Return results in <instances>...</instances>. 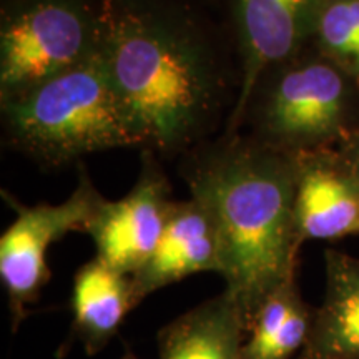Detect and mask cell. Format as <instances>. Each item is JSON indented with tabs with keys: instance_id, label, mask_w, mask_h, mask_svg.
<instances>
[{
	"instance_id": "4",
	"label": "cell",
	"mask_w": 359,
	"mask_h": 359,
	"mask_svg": "<svg viewBox=\"0 0 359 359\" xmlns=\"http://www.w3.org/2000/svg\"><path fill=\"white\" fill-rule=\"evenodd\" d=\"M243 122L251 137L290 155L339 148L359 133V80L309 45L264 72Z\"/></svg>"
},
{
	"instance_id": "13",
	"label": "cell",
	"mask_w": 359,
	"mask_h": 359,
	"mask_svg": "<svg viewBox=\"0 0 359 359\" xmlns=\"http://www.w3.org/2000/svg\"><path fill=\"white\" fill-rule=\"evenodd\" d=\"M243 314L226 291L180 314L156 336L160 359H243Z\"/></svg>"
},
{
	"instance_id": "1",
	"label": "cell",
	"mask_w": 359,
	"mask_h": 359,
	"mask_svg": "<svg viewBox=\"0 0 359 359\" xmlns=\"http://www.w3.org/2000/svg\"><path fill=\"white\" fill-rule=\"evenodd\" d=\"M187 183L212 215L219 276L250 331L264 299L298 276L294 155L226 135L191 161Z\"/></svg>"
},
{
	"instance_id": "11",
	"label": "cell",
	"mask_w": 359,
	"mask_h": 359,
	"mask_svg": "<svg viewBox=\"0 0 359 359\" xmlns=\"http://www.w3.org/2000/svg\"><path fill=\"white\" fill-rule=\"evenodd\" d=\"M325 294L296 359H359V258L325 251Z\"/></svg>"
},
{
	"instance_id": "6",
	"label": "cell",
	"mask_w": 359,
	"mask_h": 359,
	"mask_svg": "<svg viewBox=\"0 0 359 359\" xmlns=\"http://www.w3.org/2000/svg\"><path fill=\"white\" fill-rule=\"evenodd\" d=\"M4 196L15 210V219L0 236V281L15 333L29 314L27 306L39 302L43 286L50 280L48 248L67 233H85L103 196L83 172L77 188L58 205L27 206L7 193Z\"/></svg>"
},
{
	"instance_id": "15",
	"label": "cell",
	"mask_w": 359,
	"mask_h": 359,
	"mask_svg": "<svg viewBox=\"0 0 359 359\" xmlns=\"http://www.w3.org/2000/svg\"><path fill=\"white\" fill-rule=\"evenodd\" d=\"M311 47L359 80V0H325Z\"/></svg>"
},
{
	"instance_id": "17",
	"label": "cell",
	"mask_w": 359,
	"mask_h": 359,
	"mask_svg": "<svg viewBox=\"0 0 359 359\" xmlns=\"http://www.w3.org/2000/svg\"><path fill=\"white\" fill-rule=\"evenodd\" d=\"M122 359H137V358H135V356H133V354H132V353H130V351H128V353H127V354H125V356H123V358H122Z\"/></svg>"
},
{
	"instance_id": "14",
	"label": "cell",
	"mask_w": 359,
	"mask_h": 359,
	"mask_svg": "<svg viewBox=\"0 0 359 359\" xmlns=\"http://www.w3.org/2000/svg\"><path fill=\"white\" fill-rule=\"evenodd\" d=\"M313 313L298 280L285 283L259 306L243 344V359H296L308 339Z\"/></svg>"
},
{
	"instance_id": "3",
	"label": "cell",
	"mask_w": 359,
	"mask_h": 359,
	"mask_svg": "<svg viewBox=\"0 0 359 359\" xmlns=\"http://www.w3.org/2000/svg\"><path fill=\"white\" fill-rule=\"evenodd\" d=\"M7 140L45 167L114 148L147 147L102 52L74 69L0 100Z\"/></svg>"
},
{
	"instance_id": "8",
	"label": "cell",
	"mask_w": 359,
	"mask_h": 359,
	"mask_svg": "<svg viewBox=\"0 0 359 359\" xmlns=\"http://www.w3.org/2000/svg\"><path fill=\"white\" fill-rule=\"evenodd\" d=\"M168 180L154 163L145 160L135 187L123 198H102L87 224L97 248V258L132 276L158 245L172 213Z\"/></svg>"
},
{
	"instance_id": "5",
	"label": "cell",
	"mask_w": 359,
	"mask_h": 359,
	"mask_svg": "<svg viewBox=\"0 0 359 359\" xmlns=\"http://www.w3.org/2000/svg\"><path fill=\"white\" fill-rule=\"evenodd\" d=\"M103 11L82 0H27L0 24V100L102 52Z\"/></svg>"
},
{
	"instance_id": "2",
	"label": "cell",
	"mask_w": 359,
	"mask_h": 359,
	"mask_svg": "<svg viewBox=\"0 0 359 359\" xmlns=\"http://www.w3.org/2000/svg\"><path fill=\"white\" fill-rule=\"evenodd\" d=\"M102 58L150 150H182L212 123L222 75L213 48L190 25L140 7L107 8Z\"/></svg>"
},
{
	"instance_id": "9",
	"label": "cell",
	"mask_w": 359,
	"mask_h": 359,
	"mask_svg": "<svg viewBox=\"0 0 359 359\" xmlns=\"http://www.w3.org/2000/svg\"><path fill=\"white\" fill-rule=\"evenodd\" d=\"M294 223L302 245L359 236V173L343 148L294 155Z\"/></svg>"
},
{
	"instance_id": "12",
	"label": "cell",
	"mask_w": 359,
	"mask_h": 359,
	"mask_svg": "<svg viewBox=\"0 0 359 359\" xmlns=\"http://www.w3.org/2000/svg\"><path fill=\"white\" fill-rule=\"evenodd\" d=\"M137 308L132 276L93 258L79 268L72 290V334L88 356L103 351Z\"/></svg>"
},
{
	"instance_id": "10",
	"label": "cell",
	"mask_w": 359,
	"mask_h": 359,
	"mask_svg": "<svg viewBox=\"0 0 359 359\" xmlns=\"http://www.w3.org/2000/svg\"><path fill=\"white\" fill-rule=\"evenodd\" d=\"M219 275V241L208 208L198 198L175 201L158 245L132 275L135 304L196 273Z\"/></svg>"
},
{
	"instance_id": "7",
	"label": "cell",
	"mask_w": 359,
	"mask_h": 359,
	"mask_svg": "<svg viewBox=\"0 0 359 359\" xmlns=\"http://www.w3.org/2000/svg\"><path fill=\"white\" fill-rule=\"evenodd\" d=\"M325 0H235L241 75L226 135L240 128L245 107L262 75L311 45Z\"/></svg>"
},
{
	"instance_id": "16",
	"label": "cell",
	"mask_w": 359,
	"mask_h": 359,
	"mask_svg": "<svg viewBox=\"0 0 359 359\" xmlns=\"http://www.w3.org/2000/svg\"><path fill=\"white\" fill-rule=\"evenodd\" d=\"M339 148H343V150L346 151L349 158L353 160V163L356 165L358 173H359V133L356 135V137L351 138V140H349L348 143H344V145L339 147Z\"/></svg>"
}]
</instances>
